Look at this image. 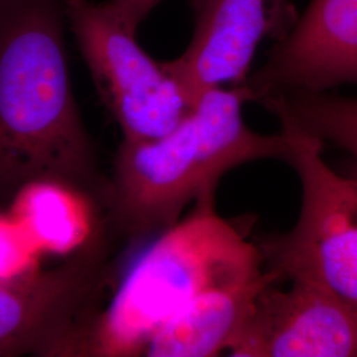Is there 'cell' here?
<instances>
[{
	"label": "cell",
	"mask_w": 357,
	"mask_h": 357,
	"mask_svg": "<svg viewBox=\"0 0 357 357\" xmlns=\"http://www.w3.org/2000/svg\"><path fill=\"white\" fill-rule=\"evenodd\" d=\"M64 0H0V200L35 181L102 199L89 134L70 85Z\"/></svg>",
	"instance_id": "obj_1"
},
{
	"label": "cell",
	"mask_w": 357,
	"mask_h": 357,
	"mask_svg": "<svg viewBox=\"0 0 357 357\" xmlns=\"http://www.w3.org/2000/svg\"><path fill=\"white\" fill-rule=\"evenodd\" d=\"M193 33L187 50L163 63L187 102L209 90L246 85L257 50L281 38L296 15L287 0H191Z\"/></svg>",
	"instance_id": "obj_7"
},
{
	"label": "cell",
	"mask_w": 357,
	"mask_h": 357,
	"mask_svg": "<svg viewBox=\"0 0 357 357\" xmlns=\"http://www.w3.org/2000/svg\"><path fill=\"white\" fill-rule=\"evenodd\" d=\"M200 200L132 259L106 306L86 326L76 356H144L153 335L197 294L265 270L245 227Z\"/></svg>",
	"instance_id": "obj_3"
},
{
	"label": "cell",
	"mask_w": 357,
	"mask_h": 357,
	"mask_svg": "<svg viewBox=\"0 0 357 357\" xmlns=\"http://www.w3.org/2000/svg\"><path fill=\"white\" fill-rule=\"evenodd\" d=\"M278 121L302 203L291 229L257 241L265 268L282 281L318 282L357 311V172H336L323 158V142Z\"/></svg>",
	"instance_id": "obj_4"
},
{
	"label": "cell",
	"mask_w": 357,
	"mask_h": 357,
	"mask_svg": "<svg viewBox=\"0 0 357 357\" xmlns=\"http://www.w3.org/2000/svg\"><path fill=\"white\" fill-rule=\"evenodd\" d=\"M357 85V0H310L246 82L250 101Z\"/></svg>",
	"instance_id": "obj_9"
},
{
	"label": "cell",
	"mask_w": 357,
	"mask_h": 357,
	"mask_svg": "<svg viewBox=\"0 0 357 357\" xmlns=\"http://www.w3.org/2000/svg\"><path fill=\"white\" fill-rule=\"evenodd\" d=\"M94 85L119 125L123 139L139 142L171 131L191 110L176 81L142 50L107 1L64 0Z\"/></svg>",
	"instance_id": "obj_6"
},
{
	"label": "cell",
	"mask_w": 357,
	"mask_h": 357,
	"mask_svg": "<svg viewBox=\"0 0 357 357\" xmlns=\"http://www.w3.org/2000/svg\"><path fill=\"white\" fill-rule=\"evenodd\" d=\"M128 250L106 227L63 264L0 281V357L76 356Z\"/></svg>",
	"instance_id": "obj_5"
},
{
	"label": "cell",
	"mask_w": 357,
	"mask_h": 357,
	"mask_svg": "<svg viewBox=\"0 0 357 357\" xmlns=\"http://www.w3.org/2000/svg\"><path fill=\"white\" fill-rule=\"evenodd\" d=\"M246 85L204 93L175 128L149 141H122L102 200L118 240L131 255L174 227L200 200L215 199L233 168L278 159L287 162L283 134L257 132L245 122Z\"/></svg>",
	"instance_id": "obj_2"
},
{
	"label": "cell",
	"mask_w": 357,
	"mask_h": 357,
	"mask_svg": "<svg viewBox=\"0 0 357 357\" xmlns=\"http://www.w3.org/2000/svg\"><path fill=\"white\" fill-rule=\"evenodd\" d=\"M41 252L8 212L0 213V281L38 270Z\"/></svg>",
	"instance_id": "obj_13"
},
{
	"label": "cell",
	"mask_w": 357,
	"mask_h": 357,
	"mask_svg": "<svg viewBox=\"0 0 357 357\" xmlns=\"http://www.w3.org/2000/svg\"><path fill=\"white\" fill-rule=\"evenodd\" d=\"M270 268L197 294L153 335L144 356L213 357L228 352L249 318L257 296L271 282Z\"/></svg>",
	"instance_id": "obj_10"
},
{
	"label": "cell",
	"mask_w": 357,
	"mask_h": 357,
	"mask_svg": "<svg viewBox=\"0 0 357 357\" xmlns=\"http://www.w3.org/2000/svg\"><path fill=\"white\" fill-rule=\"evenodd\" d=\"M271 282L255 299L227 355L357 357V311L318 282Z\"/></svg>",
	"instance_id": "obj_8"
},
{
	"label": "cell",
	"mask_w": 357,
	"mask_h": 357,
	"mask_svg": "<svg viewBox=\"0 0 357 357\" xmlns=\"http://www.w3.org/2000/svg\"><path fill=\"white\" fill-rule=\"evenodd\" d=\"M162 0H107V4L122 23L137 32L142 22Z\"/></svg>",
	"instance_id": "obj_14"
},
{
	"label": "cell",
	"mask_w": 357,
	"mask_h": 357,
	"mask_svg": "<svg viewBox=\"0 0 357 357\" xmlns=\"http://www.w3.org/2000/svg\"><path fill=\"white\" fill-rule=\"evenodd\" d=\"M259 103L277 119H287L320 141L344 150L357 172V98L326 91L277 93Z\"/></svg>",
	"instance_id": "obj_12"
},
{
	"label": "cell",
	"mask_w": 357,
	"mask_h": 357,
	"mask_svg": "<svg viewBox=\"0 0 357 357\" xmlns=\"http://www.w3.org/2000/svg\"><path fill=\"white\" fill-rule=\"evenodd\" d=\"M11 204L10 213L41 253L72 255L112 227L101 197L56 181L28 184Z\"/></svg>",
	"instance_id": "obj_11"
}]
</instances>
